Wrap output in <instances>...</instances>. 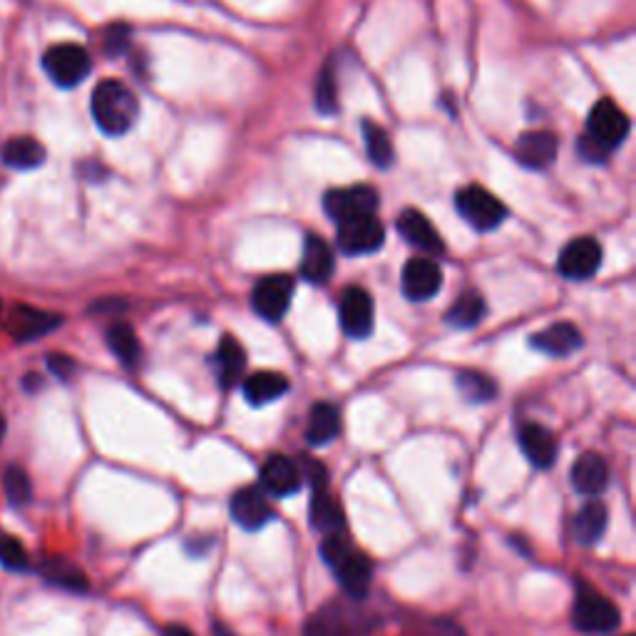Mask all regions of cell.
Returning <instances> with one entry per match:
<instances>
[{
    "label": "cell",
    "instance_id": "cell-45",
    "mask_svg": "<svg viewBox=\"0 0 636 636\" xmlns=\"http://www.w3.org/2000/svg\"><path fill=\"white\" fill-rule=\"evenodd\" d=\"M627 636H634V634H627Z\"/></svg>",
    "mask_w": 636,
    "mask_h": 636
},
{
    "label": "cell",
    "instance_id": "cell-44",
    "mask_svg": "<svg viewBox=\"0 0 636 636\" xmlns=\"http://www.w3.org/2000/svg\"><path fill=\"white\" fill-rule=\"evenodd\" d=\"M3 437H6V421L0 418V443H3Z\"/></svg>",
    "mask_w": 636,
    "mask_h": 636
},
{
    "label": "cell",
    "instance_id": "cell-8",
    "mask_svg": "<svg viewBox=\"0 0 636 636\" xmlns=\"http://www.w3.org/2000/svg\"><path fill=\"white\" fill-rule=\"evenodd\" d=\"M323 210L333 222H351L359 216H371L378 210V194L369 184H353L343 190H331L323 196Z\"/></svg>",
    "mask_w": 636,
    "mask_h": 636
},
{
    "label": "cell",
    "instance_id": "cell-25",
    "mask_svg": "<svg viewBox=\"0 0 636 636\" xmlns=\"http://www.w3.org/2000/svg\"><path fill=\"white\" fill-rule=\"evenodd\" d=\"M289 391L286 375L274 373V371H259L254 375H249L244 381V398L252 405H266L274 403Z\"/></svg>",
    "mask_w": 636,
    "mask_h": 636
},
{
    "label": "cell",
    "instance_id": "cell-6",
    "mask_svg": "<svg viewBox=\"0 0 636 636\" xmlns=\"http://www.w3.org/2000/svg\"><path fill=\"white\" fill-rule=\"evenodd\" d=\"M629 128H632V122L627 118V112H624L617 102L599 100V102H594L589 110L587 132L584 134L597 142L599 148L612 152L629 138Z\"/></svg>",
    "mask_w": 636,
    "mask_h": 636
},
{
    "label": "cell",
    "instance_id": "cell-12",
    "mask_svg": "<svg viewBox=\"0 0 636 636\" xmlns=\"http://www.w3.org/2000/svg\"><path fill=\"white\" fill-rule=\"evenodd\" d=\"M229 509H232L234 523L246 532L262 529L264 525L271 523V519H274V507H271L264 489H259V487L236 489V493L232 495V505H229Z\"/></svg>",
    "mask_w": 636,
    "mask_h": 636
},
{
    "label": "cell",
    "instance_id": "cell-29",
    "mask_svg": "<svg viewBox=\"0 0 636 636\" xmlns=\"http://www.w3.org/2000/svg\"><path fill=\"white\" fill-rule=\"evenodd\" d=\"M3 162L13 170H36L46 162V148L36 138H13L6 142Z\"/></svg>",
    "mask_w": 636,
    "mask_h": 636
},
{
    "label": "cell",
    "instance_id": "cell-42",
    "mask_svg": "<svg viewBox=\"0 0 636 636\" xmlns=\"http://www.w3.org/2000/svg\"><path fill=\"white\" fill-rule=\"evenodd\" d=\"M40 385H43V381H40V375H26V391H38Z\"/></svg>",
    "mask_w": 636,
    "mask_h": 636
},
{
    "label": "cell",
    "instance_id": "cell-19",
    "mask_svg": "<svg viewBox=\"0 0 636 636\" xmlns=\"http://www.w3.org/2000/svg\"><path fill=\"white\" fill-rule=\"evenodd\" d=\"M309 517L311 527L319 529L321 535H336V532L346 529V513H343L339 499L329 493V487L311 489Z\"/></svg>",
    "mask_w": 636,
    "mask_h": 636
},
{
    "label": "cell",
    "instance_id": "cell-26",
    "mask_svg": "<svg viewBox=\"0 0 636 636\" xmlns=\"http://www.w3.org/2000/svg\"><path fill=\"white\" fill-rule=\"evenodd\" d=\"M244 369H246V353L242 349V343L232 336H224L222 341H219V349H216L219 381H222V385H226V388H232V385L242 378Z\"/></svg>",
    "mask_w": 636,
    "mask_h": 636
},
{
    "label": "cell",
    "instance_id": "cell-28",
    "mask_svg": "<svg viewBox=\"0 0 636 636\" xmlns=\"http://www.w3.org/2000/svg\"><path fill=\"white\" fill-rule=\"evenodd\" d=\"M43 577L50 582V584H55V587H62V589H68V592H88L90 589V582L85 577V572H82L78 565H72L70 559L65 557H50L43 562Z\"/></svg>",
    "mask_w": 636,
    "mask_h": 636
},
{
    "label": "cell",
    "instance_id": "cell-5",
    "mask_svg": "<svg viewBox=\"0 0 636 636\" xmlns=\"http://www.w3.org/2000/svg\"><path fill=\"white\" fill-rule=\"evenodd\" d=\"M457 214H461L467 224L477 232H493L499 224L505 222L507 210L505 204L497 200L495 194H489L485 186H465L455 196Z\"/></svg>",
    "mask_w": 636,
    "mask_h": 636
},
{
    "label": "cell",
    "instance_id": "cell-33",
    "mask_svg": "<svg viewBox=\"0 0 636 636\" xmlns=\"http://www.w3.org/2000/svg\"><path fill=\"white\" fill-rule=\"evenodd\" d=\"M363 140H366V150H369V158L375 166H381V170H388L395 160V152H393V142L388 138V132H385L381 124L375 122H363Z\"/></svg>",
    "mask_w": 636,
    "mask_h": 636
},
{
    "label": "cell",
    "instance_id": "cell-38",
    "mask_svg": "<svg viewBox=\"0 0 636 636\" xmlns=\"http://www.w3.org/2000/svg\"><path fill=\"white\" fill-rule=\"evenodd\" d=\"M301 477H309L311 489L314 487H329V471L323 467V463L314 461V457H304L299 465Z\"/></svg>",
    "mask_w": 636,
    "mask_h": 636
},
{
    "label": "cell",
    "instance_id": "cell-13",
    "mask_svg": "<svg viewBox=\"0 0 636 636\" xmlns=\"http://www.w3.org/2000/svg\"><path fill=\"white\" fill-rule=\"evenodd\" d=\"M341 326L351 339H366L373 331V299L366 289L349 286L339 304Z\"/></svg>",
    "mask_w": 636,
    "mask_h": 636
},
{
    "label": "cell",
    "instance_id": "cell-41",
    "mask_svg": "<svg viewBox=\"0 0 636 636\" xmlns=\"http://www.w3.org/2000/svg\"><path fill=\"white\" fill-rule=\"evenodd\" d=\"M164 636H194L192 629L182 627V624H170V627H164Z\"/></svg>",
    "mask_w": 636,
    "mask_h": 636
},
{
    "label": "cell",
    "instance_id": "cell-36",
    "mask_svg": "<svg viewBox=\"0 0 636 636\" xmlns=\"http://www.w3.org/2000/svg\"><path fill=\"white\" fill-rule=\"evenodd\" d=\"M401 636H465L463 629L451 619H425L415 622Z\"/></svg>",
    "mask_w": 636,
    "mask_h": 636
},
{
    "label": "cell",
    "instance_id": "cell-3",
    "mask_svg": "<svg viewBox=\"0 0 636 636\" xmlns=\"http://www.w3.org/2000/svg\"><path fill=\"white\" fill-rule=\"evenodd\" d=\"M375 614L359 599H333L311 614L304 636H366L375 629Z\"/></svg>",
    "mask_w": 636,
    "mask_h": 636
},
{
    "label": "cell",
    "instance_id": "cell-39",
    "mask_svg": "<svg viewBox=\"0 0 636 636\" xmlns=\"http://www.w3.org/2000/svg\"><path fill=\"white\" fill-rule=\"evenodd\" d=\"M48 369L53 375H58L60 381H68L72 373H75V361H72L70 356H65V353H50L48 356Z\"/></svg>",
    "mask_w": 636,
    "mask_h": 636
},
{
    "label": "cell",
    "instance_id": "cell-20",
    "mask_svg": "<svg viewBox=\"0 0 636 636\" xmlns=\"http://www.w3.org/2000/svg\"><path fill=\"white\" fill-rule=\"evenodd\" d=\"M569 477L572 487H575L579 495L597 497L609 483V465L597 453H584L582 457H577V463L572 465Z\"/></svg>",
    "mask_w": 636,
    "mask_h": 636
},
{
    "label": "cell",
    "instance_id": "cell-32",
    "mask_svg": "<svg viewBox=\"0 0 636 636\" xmlns=\"http://www.w3.org/2000/svg\"><path fill=\"white\" fill-rule=\"evenodd\" d=\"M455 385L471 403H489L497 395L495 381L479 371H461L455 375Z\"/></svg>",
    "mask_w": 636,
    "mask_h": 636
},
{
    "label": "cell",
    "instance_id": "cell-23",
    "mask_svg": "<svg viewBox=\"0 0 636 636\" xmlns=\"http://www.w3.org/2000/svg\"><path fill=\"white\" fill-rule=\"evenodd\" d=\"M607 525H609L607 505L599 503V499H592V503L584 505L579 513L572 517V537H575V542H579V545L592 547L604 537Z\"/></svg>",
    "mask_w": 636,
    "mask_h": 636
},
{
    "label": "cell",
    "instance_id": "cell-4",
    "mask_svg": "<svg viewBox=\"0 0 636 636\" xmlns=\"http://www.w3.org/2000/svg\"><path fill=\"white\" fill-rule=\"evenodd\" d=\"M572 624L584 634H609L619 629L622 614L612 599L604 597L592 584L577 579L575 607H572Z\"/></svg>",
    "mask_w": 636,
    "mask_h": 636
},
{
    "label": "cell",
    "instance_id": "cell-37",
    "mask_svg": "<svg viewBox=\"0 0 636 636\" xmlns=\"http://www.w3.org/2000/svg\"><path fill=\"white\" fill-rule=\"evenodd\" d=\"M316 110L323 114L336 110V82H333V75L329 70L323 72L316 85Z\"/></svg>",
    "mask_w": 636,
    "mask_h": 636
},
{
    "label": "cell",
    "instance_id": "cell-31",
    "mask_svg": "<svg viewBox=\"0 0 636 636\" xmlns=\"http://www.w3.org/2000/svg\"><path fill=\"white\" fill-rule=\"evenodd\" d=\"M108 346L128 369H134L140 363V356H142L140 339H138V333L128 326V323H114V326L108 331Z\"/></svg>",
    "mask_w": 636,
    "mask_h": 636
},
{
    "label": "cell",
    "instance_id": "cell-7",
    "mask_svg": "<svg viewBox=\"0 0 636 636\" xmlns=\"http://www.w3.org/2000/svg\"><path fill=\"white\" fill-rule=\"evenodd\" d=\"M43 68L48 78L60 88H75L88 78L92 68V60L88 50L75 43H60L53 46L43 58Z\"/></svg>",
    "mask_w": 636,
    "mask_h": 636
},
{
    "label": "cell",
    "instance_id": "cell-30",
    "mask_svg": "<svg viewBox=\"0 0 636 636\" xmlns=\"http://www.w3.org/2000/svg\"><path fill=\"white\" fill-rule=\"evenodd\" d=\"M485 299L477 294V291H465V294L455 301L447 311L445 321L455 329H473L479 321L485 319Z\"/></svg>",
    "mask_w": 636,
    "mask_h": 636
},
{
    "label": "cell",
    "instance_id": "cell-1",
    "mask_svg": "<svg viewBox=\"0 0 636 636\" xmlns=\"http://www.w3.org/2000/svg\"><path fill=\"white\" fill-rule=\"evenodd\" d=\"M321 557L333 569V575H336L346 597L359 602L369 597L373 582V562L363 555L359 547H353L351 542L343 537V532L323 535Z\"/></svg>",
    "mask_w": 636,
    "mask_h": 636
},
{
    "label": "cell",
    "instance_id": "cell-22",
    "mask_svg": "<svg viewBox=\"0 0 636 636\" xmlns=\"http://www.w3.org/2000/svg\"><path fill=\"white\" fill-rule=\"evenodd\" d=\"M60 321V316L48 314V311H40L36 306H16L8 319V331L13 333L18 341H36L46 336V333L55 331Z\"/></svg>",
    "mask_w": 636,
    "mask_h": 636
},
{
    "label": "cell",
    "instance_id": "cell-15",
    "mask_svg": "<svg viewBox=\"0 0 636 636\" xmlns=\"http://www.w3.org/2000/svg\"><path fill=\"white\" fill-rule=\"evenodd\" d=\"M398 232L403 234L405 242L411 246L421 249L425 254H443L445 252V242L443 236L437 234V229L433 226L431 219H427L423 212L418 210H403L398 216Z\"/></svg>",
    "mask_w": 636,
    "mask_h": 636
},
{
    "label": "cell",
    "instance_id": "cell-18",
    "mask_svg": "<svg viewBox=\"0 0 636 636\" xmlns=\"http://www.w3.org/2000/svg\"><path fill=\"white\" fill-rule=\"evenodd\" d=\"M519 447H523V453L527 461L539 467V471H547V467L555 463L557 457V437L552 431H547L545 425H537V423H527L519 427Z\"/></svg>",
    "mask_w": 636,
    "mask_h": 636
},
{
    "label": "cell",
    "instance_id": "cell-9",
    "mask_svg": "<svg viewBox=\"0 0 636 636\" xmlns=\"http://www.w3.org/2000/svg\"><path fill=\"white\" fill-rule=\"evenodd\" d=\"M336 226V244L349 256L373 254L385 242V229L375 214L351 219V222H341Z\"/></svg>",
    "mask_w": 636,
    "mask_h": 636
},
{
    "label": "cell",
    "instance_id": "cell-2",
    "mask_svg": "<svg viewBox=\"0 0 636 636\" xmlns=\"http://www.w3.org/2000/svg\"><path fill=\"white\" fill-rule=\"evenodd\" d=\"M90 108L95 124L110 138H120V134L130 132L132 124L140 118L138 98L120 80H102L95 92H92Z\"/></svg>",
    "mask_w": 636,
    "mask_h": 636
},
{
    "label": "cell",
    "instance_id": "cell-11",
    "mask_svg": "<svg viewBox=\"0 0 636 636\" xmlns=\"http://www.w3.org/2000/svg\"><path fill=\"white\" fill-rule=\"evenodd\" d=\"M599 264H602V246L597 239L579 236L572 239V242L562 249V254L557 259V271L565 279L584 281L597 274Z\"/></svg>",
    "mask_w": 636,
    "mask_h": 636
},
{
    "label": "cell",
    "instance_id": "cell-40",
    "mask_svg": "<svg viewBox=\"0 0 636 636\" xmlns=\"http://www.w3.org/2000/svg\"><path fill=\"white\" fill-rule=\"evenodd\" d=\"M577 150H579V154L587 162H604V160L609 158V152L604 150V148H599V144L594 142V140H589L587 134H582V140L577 142Z\"/></svg>",
    "mask_w": 636,
    "mask_h": 636
},
{
    "label": "cell",
    "instance_id": "cell-21",
    "mask_svg": "<svg viewBox=\"0 0 636 636\" xmlns=\"http://www.w3.org/2000/svg\"><path fill=\"white\" fill-rule=\"evenodd\" d=\"M532 346L547 353V356L565 359L582 349V333L575 323H552L545 331H539L537 336H532Z\"/></svg>",
    "mask_w": 636,
    "mask_h": 636
},
{
    "label": "cell",
    "instance_id": "cell-34",
    "mask_svg": "<svg viewBox=\"0 0 636 636\" xmlns=\"http://www.w3.org/2000/svg\"><path fill=\"white\" fill-rule=\"evenodd\" d=\"M3 489L8 503L13 507H26L33 499V483L20 465H10L3 473Z\"/></svg>",
    "mask_w": 636,
    "mask_h": 636
},
{
    "label": "cell",
    "instance_id": "cell-43",
    "mask_svg": "<svg viewBox=\"0 0 636 636\" xmlns=\"http://www.w3.org/2000/svg\"><path fill=\"white\" fill-rule=\"evenodd\" d=\"M214 634L216 636H234L232 632H226V627H222V624H214Z\"/></svg>",
    "mask_w": 636,
    "mask_h": 636
},
{
    "label": "cell",
    "instance_id": "cell-35",
    "mask_svg": "<svg viewBox=\"0 0 636 636\" xmlns=\"http://www.w3.org/2000/svg\"><path fill=\"white\" fill-rule=\"evenodd\" d=\"M0 565L10 572H26L30 567L23 542L13 535H6V532H0Z\"/></svg>",
    "mask_w": 636,
    "mask_h": 636
},
{
    "label": "cell",
    "instance_id": "cell-16",
    "mask_svg": "<svg viewBox=\"0 0 636 636\" xmlns=\"http://www.w3.org/2000/svg\"><path fill=\"white\" fill-rule=\"evenodd\" d=\"M559 142L547 130H532L525 132L523 138L515 142V158L527 170H547V166L557 160Z\"/></svg>",
    "mask_w": 636,
    "mask_h": 636
},
{
    "label": "cell",
    "instance_id": "cell-10",
    "mask_svg": "<svg viewBox=\"0 0 636 636\" xmlns=\"http://www.w3.org/2000/svg\"><path fill=\"white\" fill-rule=\"evenodd\" d=\"M294 299V279L286 274L264 276L252 291V306L266 321H281L286 316Z\"/></svg>",
    "mask_w": 636,
    "mask_h": 636
},
{
    "label": "cell",
    "instance_id": "cell-27",
    "mask_svg": "<svg viewBox=\"0 0 636 636\" xmlns=\"http://www.w3.org/2000/svg\"><path fill=\"white\" fill-rule=\"evenodd\" d=\"M339 433H341V415L336 411V405L316 403L309 415L306 441L311 445H329Z\"/></svg>",
    "mask_w": 636,
    "mask_h": 636
},
{
    "label": "cell",
    "instance_id": "cell-17",
    "mask_svg": "<svg viewBox=\"0 0 636 636\" xmlns=\"http://www.w3.org/2000/svg\"><path fill=\"white\" fill-rule=\"evenodd\" d=\"M262 485L266 493L276 497L294 495L304 485L299 465L286 455H269L262 465Z\"/></svg>",
    "mask_w": 636,
    "mask_h": 636
},
{
    "label": "cell",
    "instance_id": "cell-24",
    "mask_svg": "<svg viewBox=\"0 0 636 636\" xmlns=\"http://www.w3.org/2000/svg\"><path fill=\"white\" fill-rule=\"evenodd\" d=\"M333 264L336 259H333L331 246L321 236H306L304 254H301V276L311 284H326L333 274Z\"/></svg>",
    "mask_w": 636,
    "mask_h": 636
},
{
    "label": "cell",
    "instance_id": "cell-14",
    "mask_svg": "<svg viewBox=\"0 0 636 636\" xmlns=\"http://www.w3.org/2000/svg\"><path fill=\"white\" fill-rule=\"evenodd\" d=\"M443 286V271L433 259L415 256L403 269V294L411 301L433 299Z\"/></svg>",
    "mask_w": 636,
    "mask_h": 636
}]
</instances>
